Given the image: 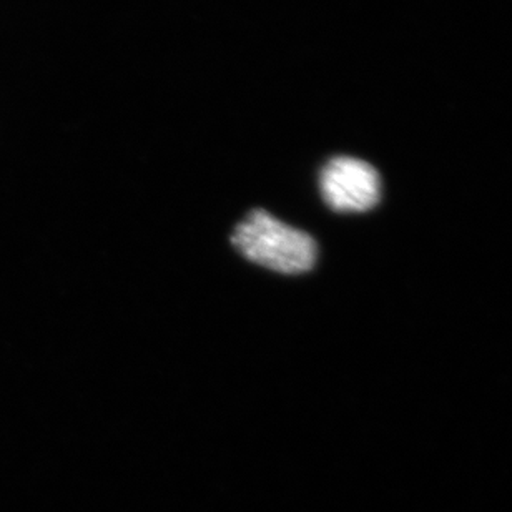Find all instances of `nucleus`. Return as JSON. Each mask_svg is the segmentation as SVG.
<instances>
[{
  "instance_id": "nucleus-1",
  "label": "nucleus",
  "mask_w": 512,
  "mask_h": 512,
  "mask_svg": "<svg viewBox=\"0 0 512 512\" xmlns=\"http://www.w3.org/2000/svg\"><path fill=\"white\" fill-rule=\"evenodd\" d=\"M232 242L245 258L283 275L310 271L318 247L308 233L280 222L265 210H253L233 233Z\"/></svg>"
},
{
  "instance_id": "nucleus-2",
  "label": "nucleus",
  "mask_w": 512,
  "mask_h": 512,
  "mask_svg": "<svg viewBox=\"0 0 512 512\" xmlns=\"http://www.w3.org/2000/svg\"><path fill=\"white\" fill-rule=\"evenodd\" d=\"M320 185L325 202L335 212H368L380 202V175L370 163L358 158L330 160L321 172Z\"/></svg>"
}]
</instances>
